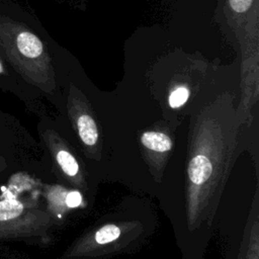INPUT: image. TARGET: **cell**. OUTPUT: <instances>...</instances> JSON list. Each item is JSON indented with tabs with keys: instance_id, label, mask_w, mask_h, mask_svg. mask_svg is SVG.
<instances>
[{
	"instance_id": "obj_1",
	"label": "cell",
	"mask_w": 259,
	"mask_h": 259,
	"mask_svg": "<svg viewBox=\"0 0 259 259\" xmlns=\"http://www.w3.org/2000/svg\"><path fill=\"white\" fill-rule=\"evenodd\" d=\"M67 69L65 53L17 0H0V84L49 89Z\"/></svg>"
},
{
	"instance_id": "obj_2",
	"label": "cell",
	"mask_w": 259,
	"mask_h": 259,
	"mask_svg": "<svg viewBox=\"0 0 259 259\" xmlns=\"http://www.w3.org/2000/svg\"><path fill=\"white\" fill-rule=\"evenodd\" d=\"M220 13L228 32L238 41L242 51V68L245 72L258 69V0H222Z\"/></svg>"
},
{
	"instance_id": "obj_3",
	"label": "cell",
	"mask_w": 259,
	"mask_h": 259,
	"mask_svg": "<svg viewBox=\"0 0 259 259\" xmlns=\"http://www.w3.org/2000/svg\"><path fill=\"white\" fill-rule=\"evenodd\" d=\"M211 171V163L204 156H194L189 162L188 176L191 182L196 185H200L205 182L209 178Z\"/></svg>"
},
{
	"instance_id": "obj_4",
	"label": "cell",
	"mask_w": 259,
	"mask_h": 259,
	"mask_svg": "<svg viewBox=\"0 0 259 259\" xmlns=\"http://www.w3.org/2000/svg\"><path fill=\"white\" fill-rule=\"evenodd\" d=\"M141 142L146 148L156 152H167L172 148L171 139L167 135L158 132L144 133Z\"/></svg>"
},
{
	"instance_id": "obj_5",
	"label": "cell",
	"mask_w": 259,
	"mask_h": 259,
	"mask_svg": "<svg viewBox=\"0 0 259 259\" xmlns=\"http://www.w3.org/2000/svg\"><path fill=\"white\" fill-rule=\"evenodd\" d=\"M77 127L79 136L85 145L93 146L97 142L98 133L96 123L90 115H80L77 120Z\"/></svg>"
},
{
	"instance_id": "obj_6",
	"label": "cell",
	"mask_w": 259,
	"mask_h": 259,
	"mask_svg": "<svg viewBox=\"0 0 259 259\" xmlns=\"http://www.w3.org/2000/svg\"><path fill=\"white\" fill-rule=\"evenodd\" d=\"M23 205L15 198H6L0 201V221H9L21 214Z\"/></svg>"
},
{
	"instance_id": "obj_7",
	"label": "cell",
	"mask_w": 259,
	"mask_h": 259,
	"mask_svg": "<svg viewBox=\"0 0 259 259\" xmlns=\"http://www.w3.org/2000/svg\"><path fill=\"white\" fill-rule=\"evenodd\" d=\"M57 161L61 166L62 170L69 176H75L78 173L79 171L78 163L74 158V156L71 155L69 152L65 150L59 151L57 154Z\"/></svg>"
},
{
	"instance_id": "obj_8",
	"label": "cell",
	"mask_w": 259,
	"mask_h": 259,
	"mask_svg": "<svg viewBox=\"0 0 259 259\" xmlns=\"http://www.w3.org/2000/svg\"><path fill=\"white\" fill-rule=\"evenodd\" d=\"M120 235V230L117 226L108 224L100 228L95 234V241L100 244L104 245L116 240Z\"/></svg>"
},
{
	"instance_id": "obj_9",
	"label": "cell",
	"mask_w": 259,
	"mask_h": 259,
	"mask_svg": "<svg viewBox=\"0 0 259 259\" xmlns=\"http://www.w3.org/2000/svg\"><path fill=\"white\" fill-rule=\"evenodd\" d=\"M189 89L186 86H178L176 88H174L168 98V102L169 105L172 108H178L180 106H182L189 97Z\"/></svg>"
},
{
	"instance_id": "obj_10",
	"label": "cell",
	"mask_w": 259,
	"mask_h": 259,
	"mask_svg": "<svg viewBox=\"0 0 259 259\" xmlns=\"http://www.w3.org/2000/svg\"><path fill=\"white\" fill-rule=\"evenodd\" d=\"M82 201V196L78 191H71L66 196V203L69 207H77Z\"/></svg>"
}]
</instances>
